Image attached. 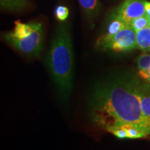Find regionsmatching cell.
<instances>
[{
  "mask_svg": "<svg viewBox=\"0 0 150 150\" xmlns=\"http://www.w3.org/2000/svg\"><path fill=\"white\" fill-rule=\"evenodd\" d=\"M139 81L119 78L99 85L93 94L91 116L104 130L124 124H137L150 130L144 117L138 93Z\"/></svg>",
  "mask_w": 150,
  "mask_h": 150,
  "instance_id": "6da1fadb",
  "label": "cell"
},
{
  "mask_svg": "<svg viewBox=\"0 0 150 150\" xmlns=\"http://www.w3.org/2000/svg\"><path fill=\"white\" fill-rule=\"evenodd\" d=\"M48 65L60 90L69 93L72 85L73 53L69 30L65 26L58 29L48 56Z\"/></svg>",
  "mask_w": 150,
  "mask_h": 150,
  "instance_id": "7a4b0ae2",
  "label": "cell"
},
{
  "mask_svg": "<svg viewBox=\"0 0 150 150\" xmlns=\"http://www.w3.org/2000/svg\"><path fill=\"white\" fill-rule=\"evenodd\" d=\"M4 38L11 45L22 53L37 56L42 49V25L39 22L23 23L17 20L13 30L6 33Z\"/></svg>",
  "mask_w": 150,
  "mask_h": 150,
  "instance_id": "3957f363",
  "label": "cell"
},
{
  "mask_svg": "<svg viewBox=\"0 0 150 150\" xmlns=\"http://www.w3.org/2000/svg\"><path fill=\"white\" fill-rule=\"evenodd\" d=\"M97 45L115 52L131 51L137 47L136 32L130 25H127L114 36Z\"/></svg>",
  "mask_w": 150,
  "mask_h": 150,
  "instance_id": "277c9868",
  "label": "cell"
},
{
  "mask_svg": "<svg viewBox=\"0 0 150 150\" xmlns=\"http://www.w3.org/2000/svg\"><path fill=\"white\" fill-rule=\"evenodd\" d=\"M145 0H126L116 12L115 17L130 25L134 19L145 15Z\"/></svg>",
  "mask_w": 150,
  "mask_h": 150,
  "instance_id": "5b68a950",
  "label": "cell"
},
{
  "mask_svg": "<svg viewBox=\"0 0 150 150\" xmlns=\"http://www.w3.org/2000/svg\"><path fill=\"white\" fill-rule=\"evenodd\" d=\"M138 93L141 110L144 117L150 125V85L146 82L139 81Z\"/></svg>",
  "mask_w": 150,
  "mask_h": 150,
  "instance_id": "8992f818",
  "label": "cell"
},
{
  "mask_svg": "<svg viewBox=\"0 0 150 150\" xmlns=\"http://www.w3.org/2000/svg\"><path fill=\"white\" fill-rule=\"evenodd\" d=\"M127 25V24H125L120 19L117 18V17H114L112 21L108 24L106 33L98 39L97 44L110 39V38L114 36L116 33H117L124 27H126Z\"/></svg>",
  "mask_w": 150,
  "mask_h": 150,
  "instance_id": "52a82bcc",
  "label": "cell"
},
{
  "mask_svg": "<svg viewBox=\"0 0 150 150\" xmlns=\"http://www.w3.org/2000/svg\"><path fill=\"white\" fill-rule=\"evenodd\" d=\"M137 48L144 52L150 50V26L136 32Z\"/></svg>",
  "mask_w": 150,
  "mask_h": 150,
  "instance_id": "ba28073f",
  "label": "cell"
},
{
  "mask_svg": "<svg viewBox=\"0 0 150 150\" xmlns=\"http://www.w3.org/2000/svg\"><path fill=\"white\" fill-rule=\"evenodd\" d=\"M1 8L8 11H21L29 6L27 0H0Z\"/></svg>",
  "mask_w": 150,
  "mask_h": 150,
  "instance_id": "9c48e42d",
  "label": "cell"
},
{
  "mask_svg": "<svg viewBox=\"0 0 150 150\" xmlns=\"http://www.w3.org/2000/svg\"><path fill=\"white\" fill-rule=\"evenodd\" d=\"M81 8L88 16L97 14L100 8L99 0H79Z\"/></svg>",
  "mask_w": 150,
  "mask_h": 150,
  "instance_id": "30bf717a",
  "label": "cell"
},
{
  "mask_svg": "<svg viewBox=\"0 0 150 150\" xmlns=\"http://www.w3.org/2000/svg\"><path fill=\"white\" fill-rule=\"evenodd\" d=\"M130 26L132 29L134 30L136 32L140 31L144 28L149 27V18L145 15V16H140L139 18L134 19L132 22H131Z\"/></svg>",
  "mask_w": 150,
  "mask_h": 150,
  "instance_id": "8fae6325",
  "label": "cell"
},
{
  "mask_svg": "<svg viewBox=\"0 0 150 150\" xmlns=\"http://www.w3.org/2000/svg\"><path fill=\"white\" fill-rule=\"evenodd\" d=\"M137 67L138 72H146L150 68V55L147 54H141L137 59Z\"/></svg>",
  "mask_w": 150,
  "mask_h": 150,
  "instance_id": "7c38bea8",
  "label": "cell"
},
{
  "mask_svg": "<svg viewBox=\"0 0 150 150\" xmlns=\"http://www.w3.org/2000/svg\"><path fill=\"white\" fill-rule=\"evenodd\" d=\"M56 18L59 19L61 21H64L66 20L69 14L68 8L64 6H59L57 8H56Z\"/></svg>",
  "mask_w": 150,
  "mask_h": 150,
  "instance_id": "4fadbf2b",
  "label": "cell"
},
{
  "mask_svg": "<svg viewBox=\"0 0 150 150\" xmlns=\"http://www.w3.org/2000/svg\"><path fill=\"white\" fill-rule=\"evenodd\" d=\"M140 77L150 83V71L147 72H138Z\"/></svg>",
  "mask_w": 150,
  "mask_h": 150,
  "instance_id": "5bb4252c",
  "label": "cell"
},
{
  "mask_svg": "<svg viewBox=\"0 0 150 150\" xmlns=\"http://www.w3.org/2000/svg\"><path fill=\"white\" fill-rule=\"evenodd\" d=\"M145 15L148 18H150V2L147 1L145 5Z\"/></svg>",
  "mask_w": 150,
  "mask_h": 150,
  "instance_id": "9a60e30c",
  "label": "cell"
},
{
  "mask_svg": "<svg viewBox=\"0 0 150 150\" xmlns=\"http://www.w3.org/2000/svg\"><path fill=\"white\" fill-rule=\"evenodd\" d=\"M149 26H150V18H149Z\"/></svg>",
  "mask_w": 150,
  "mask_h": 150,
  "instance_id": "2e32d148",
  "label": "cell"
},
{
  "mask_svg": "<svg viewBox=\"0 0 150 150\" xmlns=\"http://www.w3.org/2000/svg\"><path fill=\"white\" fill-rule=\"evenodd\" d=\"M149 52H150V50H149Z\"/></svg>",
  "mask_w": 150,
  "mask_h": 150,
  "instance_id": "e0dca14e",
  "label": "cell"
}]
</instances>
